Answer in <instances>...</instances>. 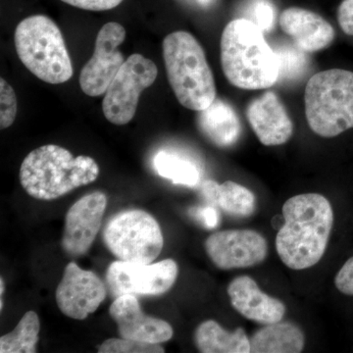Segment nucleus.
I'll list each match as a JSON object with an SVG mask.
<instances>
[{
    "label": "nucleus",
    "mask_w": 353,
    "mask_h": 353,
    "mask_svg": "<svg viewBox=\"0 0 353 353\" xmlns=\"http://www.w3.org/2000/svg\"><path fill=\"white\" fill-rule=\"evenodd\" d=\"M283 217L276 236L279 257L292 270L314 266L324 256L333 229L331 203L322 194H299L285 202Z\"/></svg>",
    "instance_id": "f257e3e1"
},
{
    "label": "nucleus",
    "mask_w": 353,
    "mask_h": 353,
    "mask_svg": "<svg viewBox=\"0 0 353 353\" xmlns=\"http://www.w3.org/2000/svg\"><path fill=\"white\" fill-rule=\"evenodd\" d=\"M221 65L230 83L241 90L273 87L280 76L277 53L264 32L248 19L231 21L221 37Z\"/></svg>",
    "instance_id": "f03ea898"
},
{
    "label": "nucleus",
    "mask_w": 353,
    "mask_h": 353,
    "mask_svg": "<svg viewBox=\"0 0 353 353\" xmlns=\"http://www.w3.org/2000/svg\"><path fill=\"white\" fill-rule=\"evenodd\" d=\"M99 172L94 158L74 157L62 146L46 145L26 157L21 165L20 183L30 196L50 201L94 183Z\"/></svg>",
    "instance_id": "7ed1b4c3"
},
{
    "label": "nucleus",
    "mask_w": 353,
    "mask_h": 353,
    "mask_svg": "<svg viewBox=\"0 0 353 353\" xmlns=\"http://www.w3.org/2000/svg\"><path fill=\"white\" fill-rule=\"evenodd\" d=\"M167 77L176 99L190 110L208 108L216 99L215 79L201 43L190 32H171L162 43Z\"/></svg>",
    "instance_id": "20e7f679"
},
{
    "label": "nucleus",
    "mask_w": 353,
    "mask_h": 353,
    "mask_svg": "<svg viewBox=\"0 0 353 353\" xmlns=\"http://www.w3.org/2000/svg\"><path fill=\"white\" fill-rule=\"evenodd\" d=\"M22 63L43 82L58 85L73 76V65L61 31L50 18L34 15L21 21L14 34Z\"/></svg>",
    "instance_id": "39448f33"
},
{
    "label": "nucleus",
    "mask_w": 353,
    "mask_h": 353,
    "mask_svg": "<svg viewBox=\"0 0 353 353\" xmlns=\"http://www.w3.org/2000/svg\"><path fill=\"white\" fill-rule=\"evenodd\" d=\"M309 128L322 138L353 129V72L330 69L311 77L304 92Z\"/></svg>",
    "instance_id": "423d86ee"
},
{
    "label": "nucleus",
    "mask_w": 353,
    "mask_h": 353,
    "mask_svg": "<svg viewBox=\"0 0 353 353\" xmlns=\"http://www.w3.org/2000/svg\"><path fill=\"white\" fill-rule=\"evenodd\" d=\"M104 245L118 260L152 263L164 245L157 219L141 209L121 211L104 227Z\"/></svg>",
    "instance_id": "0eeeda50"
},
{
    "label": "nucleus",
    "mask_w": 353,
    "mask_h": 353,
    "mask_svg": "<svg viewBox=\"0 0 353 353\" xmlns=\"http://www.w3.org/2000/svg\"><path fill=\"white\" fill-rule=\"evenodd\" d=\"M157 75L152 60L138 53L128 57L104 95L102 110L106 120L118 126L131 122L141 92L154 83Z\"/></svg>",
    "instance_id": "6e6552de"
},
{
    "label": "nucleus",
    "mask_w": 353,
    "mask_h": 353,
    "mask_svg": "<svg viewBox=\"0 0 353 353\" xmlns=\"http://www.w3.org/2000/svg\"><path fill=\"white\" fill-rule=\"evenodd\" d=\"M179 275L175 260L137 263L117 260L109 265L106 284L114 299L124 294L161 296L171 290Z\"/></svg>",
    "instance_id": "1a4fd4ad"
},
{
    "label": "nucleus",
    "mask_w": 353,
    "mask_h": 353,
    "mask_svg": "<svg viewBox=\"0 0 353 353\" xmlns=\"http://www.w3.org/2000/svg\"><path fill=\"white\" fill-rule=\"evenodd\" d=\"M125 39L126 30L116 22L104 25L97 34L94 54L83 66L80 75L81 88L88 97H97L105 94L126 61L119 50Z\"/></svg>",
    "instance_id": "9d476101"
},
{
    "label": "nucleus",
    "mask_w": 353,
    "mask_h": 353,
    "mask_svg": "<svg viewBox=\"0 0 353 353\" xmlns=\"http://www.w3.org/2000/svg\"><path fill=\"white\" fill-rule=\"evenodd\" d=\"M205 250L217 268L232 270L262 263L268 254V243L259 232L227 230L210 234Z\"/></svg>",
    "instance_id": "9b49d317"
},
{
    "label": "nucleus",
    "mask_w": 353,
    "mask_h": 353,
    "mask_svg": "<svg viewBox=\"0 0 353 353\" xmlns=\"http://www.w3.org/2000/svg\"><path fill=\"white\" fill-rule=\"evenodd\" d=\"M106 294L105 285L94 272L81 269L75 262H70L65 267L55 297L58 308L65 316L85 320L99 309Z\"/></svg>",
    "instance_id": "f8f14e48"
},
{
    "label": "nucleus",
    "mask_w": 353,
    "mask_h": 353,
    "mask_svg": "<svg viewBox=\"0 0 353 353\" xmlns=\"http://www.w3.org/2000/svg\"><path fill=\"white\" fill-rule=\"evenodd\" d=\"M108 196L94 192L75 202L65 217L61 246L69 257H80L90 250L101 227Z\"/></svg>",
    "instance_id": "ddd939ff"
},
{
    "label": "nucleus",
    "mask_w": 353,
    "mask_h": 353,
    "mask_svg": "<svg viewBox=\"0 0 353 353\" xmlns=\"http://www.w3.org/2000/svg\"><path fill=\"white\" fill-rule=\"evenodd\" d=\"M109 314L117 324L121 338L159 345L173 338L171 325L145 314L138 299L132 294H124L114 299Z\"/></svg>",
    "instance_id": "4468645a"
},
{
    "label": "nucleus",
    "mask_w": 353,
    "mask_h": 353,
    "mask_svg": "<svg viewBox=\"0 0 353 353\" xmlns=\"http://www.w3.org/2000/svg\"><path fill=\"white\" fill-rule=\"evenodd\" d=\"M245 113L252 131L262 145H284L294 134V123L275 92H267L253 99Z\"/></svg>",
    "instance_id": "2eb2a0df"
},
{
    "label": "nucleus",
    "mask_w": 353,
    "mask_h": 353,
    "mask_svg": "<svg viewBox=\"0 0 353 353\" xmlns=\"http://www.w3.org/2000/svg\"><path fill=\"white\" fill-rule=\"evenodd\" d=\"M279 24L296 48L306 53L329 48L336 38V32L328 21L301 7H290L283 11Z\"/></svg>",
    "instance_id": "dca6fc26"
},
{
    "label": "nucleus",
    "mask_w": 353,
    "mask_h": 353,
    "mask_svg": "<svg viewBox=\"0 0 353 353\" xmlns=\"http://www.w3.org/2000/svg\"><path fill=\"white\" fill-rule=\"evenodd\" d=\"M227 292L231 305L246 319L270 325L284 318L287 310L285 304L262 292L252 277L234 278L228 285Z\"/></svg>",
    "instance_id": "f3484780"
},
{
    "label": "nucleus",
    "mask_w": 353,
    "mask_h": 353,
    "mask_svg": "<svg viewBox=\"0 0 353 353\" xmlns=\"http://www.w3.org/2000/svg\"><path fill=\"white\" fill-rule=\"evenodd\" d=\"M196 119L199 131L217 148H231L241 138L238 114L233 106L222 99H215L208 108L199 111Z\"/></svg>",
    "instance_id": "a211bd4d"
},
{
    "label": "nucleus",
    "mask_w": 353,
    "mask_h": 353,
    "mask_svg": "<svg viewBox=\"0 0 353 353\" xmlns=\"http://www.w3.org/2000/svg\"><path fill=\"white\" fill-rule=\"evenodd\" d=\"M201 196L208 204L236 218L250 217L256 210V197L252 190L232 181L218 183L204 181L201 185Z\"/></svg>",
    "instance_id": "6ab92c4d"
},
{
    "label": "nucleus",
    "mask_w": 353,
    "mask_h": 353,
    "mask_svg": "<svg viewBox=\"0 0 353 353\" xmlns=\"http://www.w3.org/2000/svg\"><path fill=\"white\" fill-rule=\"evenodd\" d=\"M250 341L252 353H299L305 347L303 330L290 322L265 325Z\"/></svg>",
    "instance_id": "aec40b11"
},
{
    "label": "nucleus",
    "mask_w": 353,
    "mask_h": 353,
    "mask_svg": "<svg viewBox=\"0 0 353 353\" xmlns=\"http://www.w3.org/2000/svg\"><path fill=\"white\" fill-rule=\"evenodd\" d=\"M194 345L202 353H248L250 341L245 330L223 329L214 320L204 321L194 334Z\"/></svg>",
    "instance_id": "412c9836"
},
{
    "label": "nucleus",
    "mask_w": 353,
    "mask_h": 353,
    "mask_svg": "<svg viewBox=\"0 0 353 353\" xmlns=\"http://www.w3.org/2000/svg\"><path fill=\"white\" fill-rule=\"evenodd\" d=\"M41 322L34 311H28L16 328L0 338L1 353H34L39 341Z\"/></svg>",
    "instance_id": "4be33fe9"
},
{
    "label": "nucleus",
    "mask_w": 353,
    "mask_h": 353,
    "mask_svg": "<svg viewBox=\"0 0 353 353\" xmlns=\"http://www.w3.org/2000/svg\"><path fill=\"white\" fill-rule=\"evenodd\" d=\"M153 166L158 175L168 179L175 185L192 188L201 181V172L196 165L174 153L158 152L153 159Z\"/></svg>",
    "instance_id": "5701e85b"
},
{
    "label": "nucleus",
    "mask_w": 353,
    "mask_h": 353,
    "mask_svg": "<svg viewBox=\"0 0 353 353\" xmlns=\"http://www.w3.org/2000/svg\"><path fill=\"white\" fill-rule=\"evenodd\" d=\"M280 62V76L279 80H294L303 75L308 66L306 52L290 46H281L276 51Z\"/></svg>",
    "instance_id": "b1692460"
},
{
    "label": "nucleus",
    "mask_w": 353,
    "mask_h": 353,
    "mask_svg": "<svg viewBox=\"0 0 353 353\" xmlns=\"http://www.w3.org/2000/svg\"><path fill=\"white\" fill-rule=\"evenodd\" d=\"M99 353H160L165 352L159 343H141L128 339H108L97 347Z\"/></svg>",
    "instance_id": "393cba45"
},
{
    "label": "nucleus",
    "mask_w": 353,
    "mask_h": 353,
    "mask_svg": "<svg viewBox=\"0 0 353 353\" xmlns=\"http://www.w3.org/2000/svg\"><path fill=\"white\" fill-rule=\"evenodd\" d=\"M0 82V128L7 129L13 124L17 115V97L13 88L1 78Z\"/></svg>",
    "instance_id": "a878e982"
},
{
    "label": "nucleus",
    "mask_w": 353,
    "mask_h": 353,
    "mask_svg": "<svg viewBox=\"0 0 353 353\" xmlns=\"http://www.w3.org/2000/svg\"><path fill=\"white\" fill-rule=\"evenodd\" d=\"M252 22L259 26L263 32H269L273 28L275 20V9L267 0H256L250 9Z\"/></svg>",
    "instance_id": "bb28decb"
},
{
    "label": "nucleus",
    "mask_w": 353,
    "mask_h": 353,
    "mask_svg": "<svg viewBox=\"0 0 353 353\" xmlns=\"http://www.w3.org/2000/svg\"><path fill=\"white\" fill-rule=\"evenodd\" d=\"M190 214L206 229H215L219 225V211L216 206L211 204H208V206L194 208L190 210Z\"/></svg>",
    "instance_id": "cd10ccee"
},
{
    "label": "nucleus",
    "mask_w": 353,
    "mask_h": 353,
    "mask_svg": "<svg viewBox=\"0 0 353 353\" xmlns=\"http://www.w3.org/2000/svg\"><path fill=\"white\" fill-rule=\"evenodd\" d=\"M334 285L341 294L353 296V256L343 265L336 274Z\"/></svg>",
    "instance_id": "c85d7f7f"
},
{
    "label": "nucleus",
    "mask_w": 353,
    "mask_h": 353,
    "mask_svg": "<svg viewBox=\"0 0 353 353\" xmlns=\"http://www.w3.org/2000/svg\"><path fill=\"white\" fill-rule=\"evenodd\" d=\"M64 3L90 11L111 10L122 3L123 0H61Z\"/></svg>",
    "instance_id": "c756f323"
},
{
    "label": "nucleus",
    "mask_w": 353,
    "mask_h": 353,
    "mask_svg": "<svg viewBox=\"0 0 353 353\" xmlns=\"http://www.w3.org/2000/svg\"><path fill=\"white\" fill-rule=\"evenodd\" d=\"M338 22L347 36L353 37V0H343L338 9Z\"/></svg>",
    "instance_id": "7c9ffc66"
},
{
    "label": "nucleus",
    "mask_w": 353,
    "mask_h": 353,
    "mask_svg": "<svg viewBox=\"0 0 353 353\" xmlns=\"http://www.w3.org/2000/svg\"><path fill=\"white\" fill-rule=\"evenodd\" d=\"M6 290V285H4L3 278H0V311L3 309V292Z\"/></svg>",
    "instance_id": "2f4dec72"
},
{
    "label": "nucleus",
    "mask_w": 353,
    "mask_h": 353,
    "mask_svg": "<svg viewBox=\"0 0 353 353\" xmlns=\"http://www.w3.org/2000/svg\"><path fill=\"white\" fill-rule=\"evenodd\" d=\"M199 1L203 2V3H208V2H209V0H199Z\"/></svg>",
    "instance_id": "473e14b6"
}]
</instances>
